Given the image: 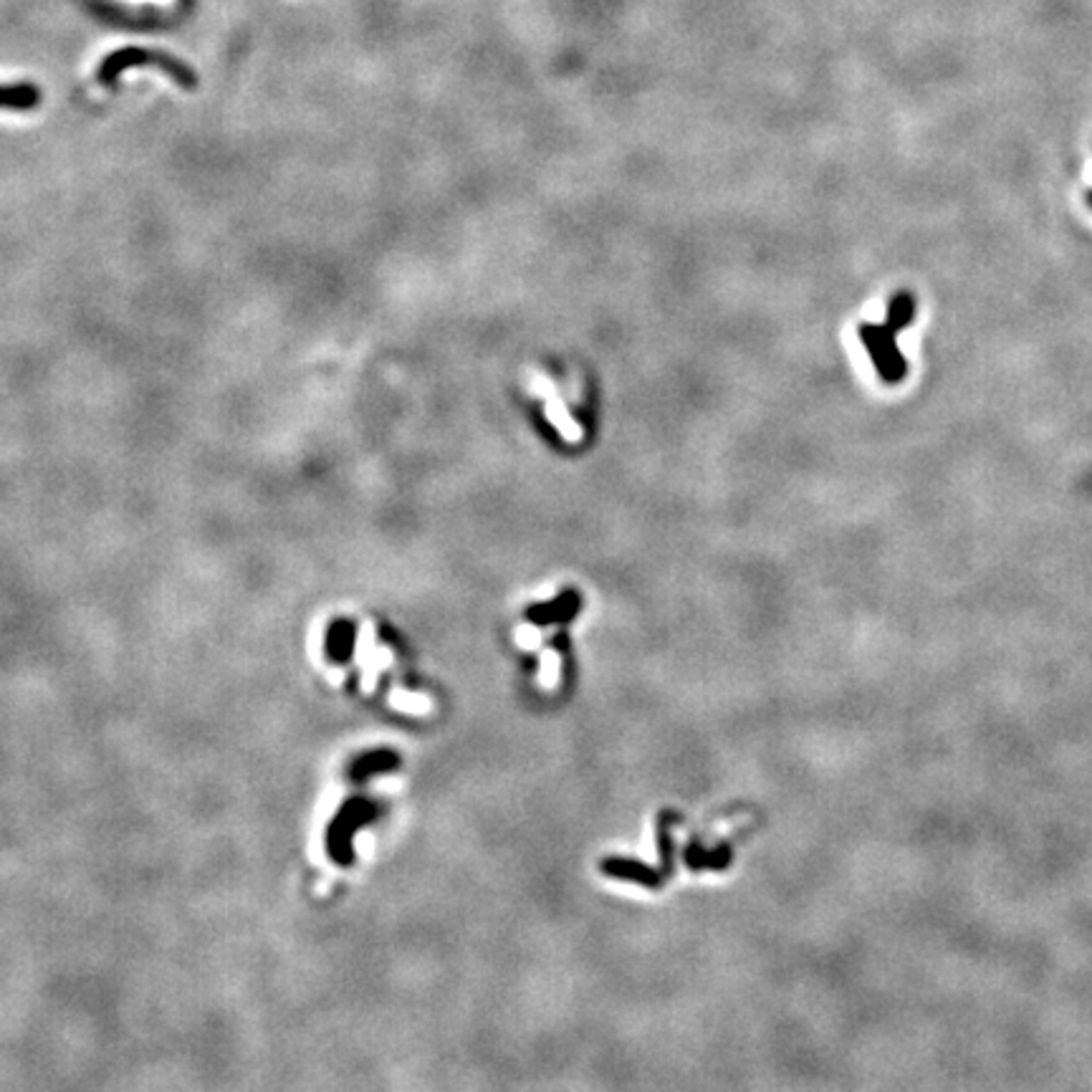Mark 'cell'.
I'll list each match as a JSON object with an SVG mask.
<instances>
[{
	"label": "cell",
	"instance_id": "cell-1",
	"mask_svg": "<svg viewBox=\"0 0 1092 1092\" xmlns=\"http://www.w3.org/2000/svg\"><path fill=\"white\" fill-rule=\"evenodd\" d=\"M913 316H916L913 294H898L888 304L883 322L860 326V339L865 344L867 354L873 357L878 375L883 377L888 385H895L908 375V365L898 350V334L913 322Z\"/></svg>",
	"mask_w": 1092,
	"mask_h": 1092
},
{
	"label": "cell",
	"instance_id": "cell-2",
	"mask_svg": "<svg viewBox=\"0 0 1092 1092\" xmlns=\"http://www.w3.org/2000/svg\"><path fill=\"white\" fill-rule=\"evenodd\" d=\"M131 66H158V69L165 71L170 79L175 81L177 87H198V76H195V71L190 69V66H185L183 62H177L173 56H167V53L134 48V46H130V48H119V51H114L112 56H106L104 63H102V69H99V81H102L104 87H112L114 81L119 79V74H124V71L131 69Z\"/></svg>",
	"mask_w": 1092,
	"mask_h": 1092
},
{
	"label": "cell",
	"instance_id": "cell-3",
	"mask_svg": "<svg viewBox=\"0 0 1092 1092\" xmlns=\"http://www.w3.org/2000/svg\"><path fill=\"white\" fill-rule=\"evenodd\" d=\"M579 610V597L574 592H564L549 604H536L529 610V620L536 625H549V622H567L572 620Z\"/></svg>",
	"mask_w": 1092,
	"mask_h": 1092
},
{
	"label": "cell",
	"instance_id": "cell-4",
	"mask_svg": "<svg viewBox=\"0 0 1092 1092\" xmlns=\"http://www.w3.org/2000/svg\"><path fill=\"white\" fill-rule=\"evenodd\" d=\"M41 102V91L34 84H13L0 87V109L10 112H31Z\"/></svg>",
	"mask_w": 1092,
	"mask_h": 1092
},
{
	"label": "cell",
	"instance_id": "cell-5",
	"mask_svg": "<svg viewBox=\"0 0 1092 1092\" xmlns=\"http://www.w3.org/2000/svg\"><path fill=\"white\" fill-rule=\"evenodd\" d=\"M604 873L607 875H615V878H625V880H638V883H647V885H657L660 883V878H657L656 873H650L645 865H640V863H632V860H607L604 863Z\"/></svg>",
	"mask_w": 1092,
	"mask_h": 1092
},
{
	"label": "cell",
	"instance_id": "cell-6",
	"mask_svg": "<svg viewBox=\"0 0 1092 1092\" xmlns=\"http://www.w3.org/2000/svg\"><path fill=\"white\" fill-rule=\"evenodd\" d=\"M1087 200H1090V205H1092V193H1090V195H1087Z\"/></svg>",
	"mask_w": 1092,
	"mask_h": 1092
}]
</instances>
